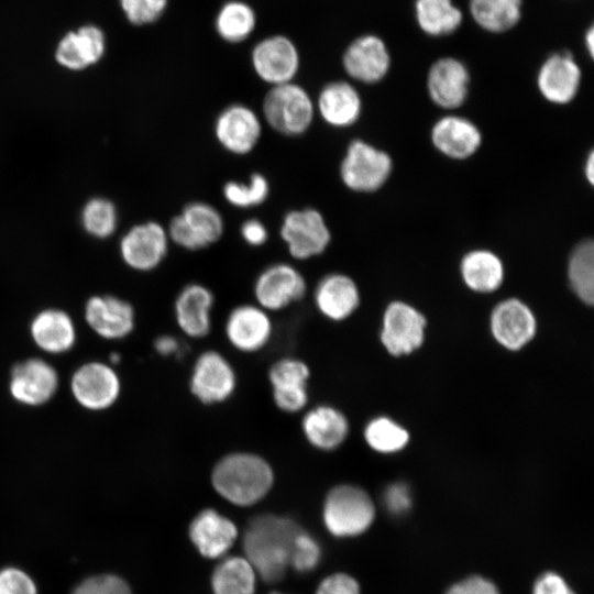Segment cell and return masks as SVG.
Wrapping results in <instances>:
<instances>
[{"label": "cell", "instance_id": "9", "mask_svg": "<svg viewBox=\"0 0 594 594\" xmlns=\"http://www.w3.org/2000/svg\"><path fill=\"white\" fill-rule=\"evenodd\" d=\"M169 241L187 251L204 250L217 243L224 233L220 211L205 201L187 204L169 222Z\"/></svg>", "mask_w": 594, "mask_h": 594}, {"label": "cell", "instance_id": "47", "mask_svg": "<svg viewBox=\"0 0 594 594\" xmlns=\"http://www.w3.org/2000/svg\"><path fill=\"white\" fill-rule=\"evenodd\" d=\"M385 504L391 513H404L410 506L409 490L404 484H394L385 492Z\"/></svg>", "mask_w": 594, "mask_h": 594}, {"label": "cell", "instance_id": "34", "mask_svg": "<svg viewBox=\"0 0 594 594\" xmlns=\"http://www.w3.org/2000/svg\"><path fill=\"white\" fill-rule=\"evenodd\" d=\"M255 570L245 558L232 557L221 561L211 579L215 594H254Z\"/></svg>", "mask_w": 594, "mask_h": 594}, {"label": "cell", "instance_id": "25", "mask_svg": "<svg viewBox=\"0 0 594 594\" xmlns=\"http://www.w3.org/2000/svg\"><path fill=\"white\" fill-rule=\"evenodd\" d=\"M470 74L466 66L454 57H442L429 69L427 88L431 100L444 109L460 107L466 96Z\"/></svg>", "mask_w": 594, "mask_h": 594}, {"label": "cell", "instance_id": "35", "mask_svg": "<svg viewBox=\"0 0 594 594\" xmlns=\"http://www.w3.org/2000/svg\"><path fill=\"white\" fill-rule=\"evenodd\" d=\"M256 18L253 9L242 1H229L219 10L216 30L219 36L229 43L245 41L253 32Z\"/></svg>", "mask_w": 594, "mask_h": 594}, {"label": "cell", "instance_id": "1", "mask_svg": "<svg viewBox=\"0 0 594 594\" xmlns=\"http://www.w3.org/2000/svg\"><path fill=\"white\" fill-rule=\"evenodd\" d=\"M275 470L267 458L256 451L238 449L219 457L210 471V483L227 502L252 506L271 492Z\"/></svg>", "mask_w": 594, "mask_h": 594}, {"label": "cell", "instance_id": "22", "mask_svg": "<svg viewBox=\"0 0 594 594\" xmlns=\"http://www.w3.org/2000/svg\"><path fill=\"white\" fill-rule=\"evenodd\" d=\"M345 73L354 80L374 84L382 80L389 70L391 55L385 42L366 34L355 38L342 56Z\"/></svg>", "mask_w": 594, "mask_h": 594}, {"label": "cell", "instance_id": "30", "mask_svg": "<svg viewBox=\"0 0 594 594\" xmlns=\"http://www.w3.org/2000/svg\"><path fill=\"white\" fill-rule=\"evenodd\" d=\"M431 141L443 155L463 160L479 150L482 135L470 120L458 116H446L432 127Z\"/></svg>", "mask_w": 594, "mask_h": 594}, {"label": "cell", "instance_id": "17", "mask_svg": "<svg viewBox=\"0 0 594 594\" xmlns=\"http://www.w3.org/2000/svg\"><path fill=\"white\" fill-rule=\"evenodd\" d=\"M169 245L166 229L155 221L132 227L121 239L123 262L138 272H151L165 260Z\"/></svg>", "mask_w": 594, "mask_h": 594}, {"label": "cell", "instance_id": "40", "mask_svg": "<svg viewBox=\"0 0 594 594\" xmlns=\"http://www.w3.org/2000/svg\"><path fill=\"white\" fill-rule=\"evenodd\" d=\"M127 20L134 25H146L157 21L164 13L167 0H119Z\"/></svg>", "mask_w": 594, "mask_h": 594}, {"label": "cell", "instance_id": "23", "mask_svg": "<svg viewBox=\"0 0 594 594\" xmlns=\"http://www.w3.org/2000/svg\"><path fill=\"white\" fill-rule=\"evenodd\" d=\"M581 69L568 52L550 55L540 66L537 86L546 100L564 105L574 99L581 84Z\"/></svg>", "mask_w": 594, "mask_h": 594}, {"label": "cell", "instance_id": "38", "mask_svg": "<svg viewBox=\"0 0 594 594\" xmlns=\"http://www.w3.org/2000/svg\"><path fill=\"white\" fill-rule=\"evenodd\" d=\"M222 194L228 204L237 208H253L262 205L270 195V182L261 173H253L246 183L230 180Z\"/></svg>", "mask_w": 594, "mask_h": 594}, {"label": "cell", "instance_id": "28", "mask_svg": "<svg viewBox=\"0 0 594 594\" xmlns=\"http://www.w3.org/2000/svg\"><path fill=\"white\" fill-rule=\"evenodd\" d=\"M189 536L204 557L216 559L231 548L238 530L229 518L215 509L206 508L193 519Z\"/></svg>", "mask_w": 594, "mask_h": 594}, {"label": "cell", "instance_id": "4", "mask_svg": "<svg viewBox=\"0 0 594 594\" xmlns=\"http://www.w3.org/2000/svg\"><path fill=\"white\" fill-rule=\"evenodd\" d=\"M316 107L309 92L295 81L272 86L262 103L265 122L284 136L306 133L315 119Z\"/></svg>", "mask_w": 594, "mask_h": 594}, {"label": "cell", "instance_id": "26", "mask_svg": "<svg viewBox=\"0 0 594 594\" xmlns=\"http://www.w3.org/2000/svg\"><path fill=\"white\" fill-rule=\"evenodd\" d=\"M316 113L332 128H348L360 118L362 100L359 91L348 81L324 85L315 101Z\"/></svg>", "mask_w": 594, "mask_h": 594}, {"label": "cell", "instance_id": "36", "mask_svg": "<svg viewBox=\"0 0 594 594\" xmlns=\"http://www.w3.org/2000/svg\"><path fill=\"white\" fill-rule=\"evenodd\" d=\"M569 279L575 294L586 304L594 299V244L591 240L580 243L569 261Z\"/></svg>", "mask_w": 594, "mask_h": 594}, {"label": "cell", "instance_id": "52", "mask_svg": "<svg viewBox=\"0 0 594 594\" xmlns=\"http://www.w3.org/2000/svg\"><path fill=\"white\" fill-rule=\"evenodd\" d=\"M111 364H117L120 361V355L118 353H112L110 355Z\"/></svg>", "mask_w": 594, "mask_h": 594}, {"label": "cell", "instance_id": "53", "mask_svg": "<svg viewBox=\"0 0 594 594\" xmlns=\"http://www.w3.org/2000/svg\"><path fill=\"white\" fill-rule=\"evenodd\" d=\"M271 594H282V593L274 592V593H271Z\"/></svg>", "mask_w": 594, "mask_h": 594}, {"label": "cell", "instance_id": "14", "mask_svg": "<svg viewBox=\"0 0 594 594\" xmlns=\"http://www.w3.org/2000/svg\"><path fill=\"white\" fill-rule=\"evenodd\" d=\"M299 429L302 439L311 449L320 453H331L348 439L350 424L341 409L331 404L319 403L309 405L300 414Z\"/></svg>", "mask_w": 594, "mask_h": 594}, {"label": "cell", "instance_id": "45", "mask_svg": "<svg viewBox=\"0 0 594 594\" xmlns=\"http://www.w3.org/2000/svg\"><path fill=\"white\" fill-rule=\"evenodd\" d=\"M243 241L250 246H262L268 239L265 224L257 219H248L240 227Z\"/></svg>", "mask_w": 594, "mask_h": 594}, {"label": "cell", "instance_id": "31", "mask_svg": "<svg viewBox=\"0 0 594 594\" xmlns=\"http://www.w3.org/2000/svg\"><path fill=\"white\" fill-rule=\"evenodd\" d=\"M461 273L471 289L490 293L501 286L504 267L495 253L487 250H474L462 258Z\"/></svg>", "mask_w": 594, "mask_h": 594}, {"label": "cell", "instance_id": "51", "mask_svg": "<svg viewBox=\"0 0 594 594\" xmlns=\"http://www.w3.org/2000/svg\"><path fill=\"white\" fill-rule=\"evenodd\" d=\"M585 46L590 56L594 55V29L591 26L585 34Z\"/></svg>", "mask_w": 594, "mask_h": 594}, {"label": "cell", "instance_id": "6", "mask_svg": "<svg viewBox=\"0 0 594 594\" xmlns=\"http://www.w3.org/2000/svg\"><path fill=\"white\" fill-rule=\"evenodd\" d=\"M311 367L301 358L284 355L267 369L266 377L274 407L286 415H300L310 405Z\"/></svg>", "mask_w": 594, "mask_h": 594}, {"label": "cell", "instance_id": "18", "mask_svg": "<svg viewBox=\"0 0 594 594\" xmlns=\"http://www.w3.org/2000/svg\"><path fill=\"white\" fill-rule=\"evenodd\" d=\"M251 62L257 77L272 86L294 81L300 58L295 44L284 35H272L258 42Z\"/></svg>", "mask_w": 594, "mask_h": 594}, {"label": "cell", "instance_id": "48", "mask_svg": "<svg viewBox=\"0 0 594 594\" xmlns=\"http://www.w3.org/2000/svg\"><path fill=\"white\" fill-rule=\"evenodd\" d=\"M534 594H574L564 580L556 573H546L539 578Z\"/></svg>", "mask_w": 594, "mask_h": 594}, {"label": "cell", "instance_id": "7", "mask_svg": "<svg viewBox=\"0 0 594 594\" xmlns=\"http://www.w3.org/2000/svg\"><path fill=\"white\" fill-rule=\"evenodd\" d=\"M253 301L274 315L300 302L308 294L305 275L293 264L272 263L255 277Z\"/></svg>", "mask_w": 594, "mask_h": 594}, {"label": "cell", "instance_id": "27", "mask_svg": "<svg viewBox=\"0 0 594 594\" xmlns=\"http://www.w3.org/2000/svg\"><path fill=\"white\" fill-rule=\"evenodd\" d=\"M491 328L495 339L502 345L510 350H518L532 339L536 331V320L524 302L508 299L494 309Z\"/></svg>", "mask_w": 594, "mask_h": 594}, {"label": "cell", "instance_id": "15", "mask_svg": "<svg viewBox=\"0 0 594 594\" xmlns=\"http://www.w3.org/2000/svg\"><path fill=\"white\" fill-rule=\"evenodd\" d=\"M58 385L59 377L54 366L43 359L31 358L12 367L9 393L15 402L37 407L54 397Z\"/></svg>", "mask_w": 594, "mask_h": 594}, {"label": "cell", "instance_id": "46", "mask_svg": "<svg viewBox=\"0 0 594 594\" xmlns=\"http://www.w3.org/2000/svg\"><path fill=\"white\" fill-rule=\"evenodd\" d=\"M447 594H498L490 581L473 576L453 585Z\"/></svg>", "mask_w": 594, "mask_h": 594}, {"label": "cell", "instance_id": "24", "mask_svg": "<svg viewBox=\"0 0 594 594\" xmlns=\"http://www.w3.org/2000/svg\"><path fill=\"white\" fill-rule=\"evenodd\" d=\"M106 52L103 31L95 24H85L67 32L55 50L57 63L69 70H82L97 64Z\"/></svg>", "mask_w": 594, "mask_h": 594}, {"label": "cell", "instance_id": "5", "mask_svg": "<svg viewBox=\"0 0 594 594\" xmlns=\"http://www.w3.org/2000/svg\"><path fill=\"white\" fill-rule=\"evenodd\" d=\"M322 516L332 535L351 537L370 527L374 519V506L364 490L351 484H340L327 493Z\"/></svg>", "mask_w": 594, "mask_h": 594}, {"label": "cell", "instance_id": "29", "mask_svg": "<svg viewBox=\"0 0 594 594\" xmlns=\"http://www.w3.org/2000/svg\"><path fill=\"white\" fill-rule=\"evenodd\" d=\"M30 333L35 345L48 354L68 352L77 339L72 317L58 308H47L37 312L31 321Z\"/></svg>", "mask_w": 594, "mask_h": 594}, {"label": "cell", "instance_id": "8", "mask_svg": "<svg viewBox=\"0 0 594 594\" xmlns=\"http://www.w3.org/2000/svg\"><path fill=\"white\" fill-rule=\"evenodd\" d=\"M222 331L227 343L235 352L257 354L273 340V315L254 301L241 302L227 312Z\"/></svg>", "mask_w": 594, "mask_h": 594}, {"label": "cell", "instance_id": "32", "mask_svg": "<svg viewBox=\"0 0 594 594\" xmlns=\"http://www.w3.org/2000/svg\"><path fill=\"white\" fill-rule=\"evenodd\" d=\"M415 16L420 30L430 36L451 34L463 20L461 10L452 0H416Z\"/></svg>", "mask_w": 594, "mask_h": 594}, {"label": "cell", "instance_id": "16", "mask_svg": "<svg viewBox=\"0 0 594 594\" xmlns=\"http://www.w3.org/2000/svg\"><path fill=\"white\" fill-rule=\"evenodd\" d=\"M260 116L244 103H231L216 118L215 136L229 153L246 155L258 144L262 136Z\"/></svg>", "mask_w": 594, "mask_h": 594}, {"label": "cell", "instance_id": "12", "mask_svg": "<svg viewBox=\"0 0 594 594\" xmlns=\"http://www.w3.org/2000/svg\"><path fill=\"white\" fill-rule=\"evenodd\" d=\"M215 293L205 284L190 282L177 293L173 302V318L182 338L200 341L213 329Z\"/></svg>", "mask_w": 594, "mask_h": 594}, {"label": "cell", "instance_id": "20", "mask_svg": "<svg viewBox=\"0 0 594 594\" xmlns=\"http://www.w3.org/2000/svg\"><path fill=\"white\" fill-rule=\"evenodd\" d=\"M84 316L89 328L107 340L127 338L136 323L134 307L128 300L111 295L90 297Z\"/></svg>", "mask_w": 594, "mask_h": 594}, {"label": "cell", "instance_id": "42", "mask_svg": "<svg viewBox=\"0 0 594 594\" xmlns=\"http://www.w3.org/2000/svg\"><path fill=\"white\" fill-rule=\"evenodd\" d=\"M72 594H132L129 585L116 575H97L81 582Z\"/></svg>", "mask_w": 594, "mask_h": 594}, {"label": "cell", "instance_id": "2", "mask_svg": "<svg viewBox=\"0 0 594 594\" xmlns=\"http://www.w3.org/2000/svg\"><path fill=\"white\" fill-rule=\"evenodd\" d=\"M299 527L289 518L265 514L249 524L243 548L246 560L266 582L283 578L290 562V554Z\"/></svg>", "mask_w": 594, "mask_h": 594}, {"label": "cell", "instance_id": "3", "mask_svg": "<svg viewBox=\"0 0 594 594\" xmlns=\"http://www.w3.org/2000/svg\"><path fill=\"white\" fill-rule=\"evenodd\" d=\"M188 392L200 405L219 406L231 400L239 386L238 371L232 361L217 349L200 351L188 375Z\"/></svg>", "mask_w": 594, "mask_h": 594}, {"label": "cell", "instance_id": "10", "mask_svg": "<svg viewBox=\"0 0 594 594\" xmlns=\"http://www.w3.org/2000/svg\"><path fill=\"white\" fill-rule=\"evenodd\" d=\"M392 168V158L386 152L363 140H353L340 163L339 174L350 190L373 193L386 183Z\"/></svg>", "mask_w": 594, "mask_h": 594}, {"label": "cell", "instance_id": "43", "mask_svg": "<svg viewBox=\"0 0 594 594\" xmlns=\"http://www.w3.org/2000/svg\"><path fill=\"white\" fill-rule=\"evenodd\" d=\"M0 594H36V587L23 571L7 568L0 571Z\"/></svg>", "mask_w": 594, "mask_h": 594}, {"label": "cell", "instance_id": "11", "mask_svg": "<svg viewBox=\"0 0 594 594\" xmlns=\"http://www.w3.org/2000/svg\"><path fill=\"white\" fill-rule=\"evenodd\" d=\"M279 234L294 260L307 261L326 252L331 231L323 215L315 208L288 211L282 221Z\"/></svg>", "mask_w": 594, "mask_h": 594}, {"label": "cell", "instance_id": "21", "mask_svg": "<svg viewBox=\"0 0 594 594\" xmlns=\"http://www.w3.org/2000/svg\"><path fill=\"white\" fill-rule=\"evenodd\" d=\"M425 326V318L416 309L393 302L384 314L381 341L391 354L410 353L422 343Z\"/></svg>", "mask_w": 594, "mask_h": 594}, {"label": "cell", "instance_id": "37", "mask_svg": "<svg viewBox=\"0 0 594 594\" xmlns=\"http://www.w3.org/2000/svg\"><path fill=\"white\" fill-rule=\"evenodd\" d=\"M363 436L367 446L381 453L398 451L408 442V432L386 417L369 421Z\"/></svg>", "mask_w": 594, "mask_h": 594}, {"label": "cell", "instance_id": "44", "mask_svg": "<svg viewBox=\"0 0 594 594\" xmlns=\"http://www.w3.org/2000/svg\"><path fill=\"white\" fill-rule=\"evenodd\" d=\"M316 594H360V587L350 575L337 573L326 578Z\"/></svg>", "mask_w": 594, "mask_h": 594}, {"label": "cell", "instance_id": "33", "mask_svg": "<svg viewBox=\"0 0 594 594\" xmlns=\"http://www.w3.org/2000/svg\"><path fill=\"white\" fill-rule=\"evenodd\" d=\"M475 23L492 33L513 29L521 16L522 0H470Z\"/></svg>", "mask_w": 594, "mask_h": 594}, {"label": "cell", "instance_id": "39", "mask_svg": "<svg viewBox=\"0 0 594 594\" xmlns=\"http://www.w3.org/2000/svg\"><path fill=\"white\" fill-rule=\"evenodd\" d=\"M81 221L89 234L100 239L107 238L117 228V209L108 199L92 198L82 209Z\"/></svg>", "mask_w": 594, "mask_h": 594}, {"label": "cell", "instance_id": "49", "mask_svg": "<svg viewBox=\"0 0 594 594\" xmlns=\"http://www.w3.org/2000/svg\"><path fill=\"white\" fill-rule=\"evenodd\" d=\"M153 348L160 356H178L182 355L184 351L183 338L169 333H164L154 339Z\"/></svg>", "mask_w": 594, "mask_h": 594}, {"label": "cell", "instance_id": "13", "mask_svg": "<svg viewBox=\"0 0 594 594\" xmlns=\"http://www.w3.org/2000/svg\"><path fill=\"white\" fill-rule=\"evenodd\" d=\"M70 393L85 409L101 411L120 397L121 381L112 365L91 361L78 366L70 377Z\"/></svg>", "mask_w": 594, "mask_h": 594}, {"label": "cell", "instance_id": "50", "mask_svg": "<svg viewBox=\"0 0 594 594\" xmlns=\"http://www.w3.org/2000/svg\"><path fill=\"white\" fill-rule=\"evenodd\" d=\"M585 177L590 184L594 182V153L591 152L585 161L584 166Z\"/></svg>", "mask_w": 594, "mask_h": 594}, {"label": "cell", "instance_id": "41", "mask_svg": "<svg viewBox=\"0 0 594 594\" xmlns=\"http://www.w3.org/2000/svg\"><path fill=\"white\" fill-rule=\"evenodd\" d=\"M320 557L319 543L309 534L299 530L294 540L289 564L299 572H308L317 566Z\"/></svg>", "mask_w": 594, "mask_h": 594}, {"label": "cell", "instance_id": "19", "mask_svg": "<svg viewBox=\"0 0 594 594\" xmlns=\"http://www.w3.org/2000/svg\"><path fill=\"white\" fill-rule=\"evenodd\" d=\"M312 304L323 319L330 322L345 321L360 305L359 287L343 273H328L316 283L312 289Z\"/></svg>", "mask_w": 594, "mask_h": 594}]
</instances>
